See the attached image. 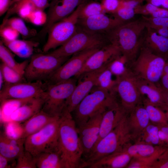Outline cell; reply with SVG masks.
Listing matches in <instances>:
<instances>
[{
    "label": "cell",
    "mask_w": 168,
    "mask_h": 168,
    "mask_svg": "<svg viewBox=\"0 0 168 168\" xmlns=\"http://www.w3.org/2000/svg\"><path fill=\"white\" fill-rule=\"evenodd\" d=\"M58 148L65 168H80L83 147L76 122L71 113L65 109L60 116Z\"/></svg>",
    "instance_id": "cell-1"
},
{
    "label": "cell",
    "mask_w": 168,
    "mask_h": 168,
    "mask_svg": "<svg viewBox=\"0 0 168 168\" xmlns=\"http://www.w3.org/2000/svg\"><path fill=\"white\" fill-rule=\"evenodd\" d=\"M146 28L142 18L126 22L105 34L110 43L116 45L121 53L131 64L137 58L142 45Z\"/></svg>",
    "instance_id": "cell-2"
},
{
    "label": "cell",
    "mask_w": 168,
    "mask_h": 168,
    "mask_svg": "<svg viewBox=\"0 0 168 168\" xmlns=\"http://www.w3.org/2000/svg\"><path fill=\"white\" fill-rule=\"evenodd\" d=\"M127 113L119 124L102 138L83 160L81 168L88 167L101 158L123 150L132 140L127 121Z\"/></svg>",
    "instance_id": "cell-3"
},
{
    "label": "cell",
    "mask_w": 168,
    "mask_h": 168,
    "mask_svg": "<svg viewBox=\"0 0 168 168\" xmlns=\"http://www.w3.org/2000/svg\"><path fill=\"white\" fill-rule=\"evenodd\" d=\"M118 103L115 95L95 86L81 101L74 111L73 118L77 127L85 123L98 112L105 110Z\"/></svg>",
    "instance_id": "cell-4"
},
{
    "label": "cell",
    "mask_w": 168,
    "mask_h": 168,
    "mask_svg": "<svg viewBox=\"0 0 168 168\" xmlns=\"http://www.w3.org/2000/svg\"><path fill=\"white\" fill-rule=\"evenodd\" d=\"M77 84L73 78L55 83H47L42 96L44 102L41 110L52 116H60Z\"/></svg>",
    "instance_id": "cell-5"
},
{
    "label": "cell",
    "mask_w": 168,
    "mask_h": 168,
    "mask_svg": "<svg viewBox=\"0 0 168 168\" xmlns=\"http://www.w3.org/2000/svg\"><path fill=\"white\" fill-rule=\"evenodd\" d=\"M166 60L142 45L131 70L137 77L157 84Z\"/></svg>",
    "instance_id": "cell-6"
},
{
    "label": "cell",
    "mask_w": 168,
    "mask_h": 168,
    "mask_svg": "<svg viewBox=\"0 0 168 168\" xmlns=\"http://www.w3.org/2000/svg\"><path fill=\"white\" fill-rule=\"evenodd\" d=\"M60 116L37 132L25 138V149L36 157L43 152L58 149Z\"/></svg>",
    "instance_id": "cell-7"
},
{
    "label": "cell",
    "mask_w": 168,
    "mask_h": 168,
    "mask_svg": "<svg viewBox=\"0 0 168 168\" xmlns=\"http://www.w3.org/2000/svg\"><path fill=\"white\" fill-rule=\"evenodd\" d=\"M106 39V36L102 34L90 32L77 26L76 31L68 41L49 53L58 56L69 57L87 49L101 48L105 45Z\"/></svg>",
    "instance_id": "cell-8"
},
{
    "label": "cell",
    "mask_w": 168,
    "mask_h": 168,
    "mask_svg": "<svg viewBox=\"0 0 168 168\" xmlns=\"http://www.w3.org/2000/svg\"><path fill=\"white\" fill-rule=\"evenodd\" d=\"M68 58L49 53L33 55L25 69L24 77L28 82L47 80Z\"/></svg>",
    "instance_id": "cell-9"
},
{
    "label": "cell",
    "mask_w": 168,
    "mask_h": 168,
    "mask_svg": "<svg viewBox=\"0 0 168 168\" xmlns=\"http://www.w3.org/2000/svg\"><path fill=\"white\" fill-rule=\"evenodd\" d=\"M79 10V5L70 15L51 26L47 33V40L42 49L44 53L61 46L74 34L77 29Z\"/></svg>",
    "instance_id": "cell-10"
},
{
    "label": "cell",
    "mask_w": 168,
    "mask_h": 168,
    "mask_svg": "<svg viewBox=\"0 0 168 168\" xmlns=\"http://www.w3.org/2000/svg\"><path fill=\"white\" fill-rule=\"evenodd\" d=\"M115 88L121 100V106L128 113L140 104L142 96L136 83V76L131 70L128 69L123 75L116 77Z\"/></svg>",
    "instance_id": "cell-11"
},
{
    "label": "cell",
    "mask_w": 168,
    "mask_h": 168,
    "mask_svg": "<svg viewBox=\"0 0 168 168\" xmlns=\"http://www.w3.org/2000/svg\"><path fill=\"white\" fill-rule=\"evenodd\" d=\"M100 48L90 49L73 55L52 74L46 82L47 83H54L76 77L88 58Z\"/></svg>",
    "instance_id": "cell-12"
},
{
    "label": "cell",
    "mask_w": 168,
    "mask_h": 168,
    "mask_svg": "<svg viewBox=\"0 0 168 168\" xmlns=\"http://www.w3.org/2000/svg\"><path fill=\"white\" fill-rule=\"evenodd\" d=\"M47 86L42 81L4 84L0 91V101L9 99L35 98L42 96Z\"/></svg>",
    "instance_id": "cell-13"
},
{
    "label": "cell",
    "mask_w": 168,
    "mask_h": 168,
    "mask_svg": "<svg viewBox=\"0 0 168 168\" xmlns=\"http://www.w3.org/2000/svg\"><path fill=\"white\" fill-rule=\"evenodd\" d=\"M83 0H52L49 3L47 20L39 33L40 37H44L55 23L72 13Z\"/></svg>",
    "instance_id": "cell-14"
},
{
    "label": "cell",
    "mask_w": 168,
    "mask_h": 168,
    "mask_svg": "<svg viewBox=\"0 0 168 168\" xmlns=\"http://www.w3.org/2000/svg\"><path fill=\"white\" fill-rule=\"evenodd\" d=\"M105 110L97 113L85 123L77 127L84 159L90 153L97 141L101 121L103 113Z\"/></svg>",
    "instance_id": "cell-15"
},
{
    "label": "cell",
    "mask_w": 168,
    "mask_h": 168,
    "mask_svg": "<svg viewBox=\"0 0 168 168\" xmlns=\"http://www.w3.org/2000/svg\"><path fill=\"white\" fill-rule=\"evenodd\" d=\"M106 66L85 73L79 77L80 78V80L77 84L72 94L67 100L65 109L71 113L74 111L81 101L95 86L98 75Z\"/></svg>",
    "instance_id": "cell-16"
},
{
    "label": "cell",
    "mask_w": 168,
    "mask_h": 168,
    "mask_svg": "<svg viewBox=\"0 0 168 168\" xmlns=\"http://www.w3.org/2000/svg\"><path fill=\"white\" fill-rule=\"evenodd\" d=\"M121 54L118 47L110 43L105 44L92 54L87 59L82 68L75 77L95 71L106 66L114 58Z\"/></svg>",
    "instance_id": "cell-17"
},
{
    "label": "cell",
    "mask_w": 168,
    "mask_h": 168,
    "mask_svg": "<svg viewBox=\"0 0 168 168\" xmlns=\"http://www.w3.org/2000/svg\"><path fill=\"white\" fill-rule=\"evenodd\" d=\"M125 23L114 17H110L103 13L78 19L77 26L90 32L102 34H106Z\"/></svg>",
    "instance_id": "cell-18"
},
{
    "label": "cell",
    "mask_w": 168,
    "mask_h": 168,
    "mask_svg": "<svg viewBox=\"0 0 168 168\" xmlns=\"http://www.w3.org/2000/svg\"><path fill=\"white\" fill-rule=\"evenodd\" d=\"M127 113L118 103L107 109L103 114L99 136L96 144L114 128Z\"/></svg>",
    "instance_id": "cell-19"
},
{
    "label": "cell",
    "mask_w": 168,
    "mask_h": 168,
    "mask_svg": "<svg viewBox=\"0 0 168 168\" xmlns=\"http://www.w3.org/2000/svg\"><path fill=\"white\" fill-rule=\"evenodd\" d=\"M128 114V125L132 139L136 140L150 123L144 106L138 105Z\"/></svg>",
    "instance_id": "cell-20"
},
{
    "label": "cell",
    "mask_w": 168,
    "mask_h": 168,
    "mask_svg": "<svg viewBox=\"0 0 168 168\" xmlns=\"http://www.w3.org/2000/svg\"><path fill=\"white\" fill-rule=\"evenodd\" d=\"M136 81L138 89L142 96H146L147 97V100L150 103L164 111H166L164 102V91L160 87L156 84L136 76Z\"/></svg>",
    "instance_id": "cell-21"
},
{
    "label": "cell",
    "mask_w": 168,
    "mask_h": 168,
    "mask_svg": "<svg viewBox=\"0 0 168 168\" xmlns=\"http://www.w3.org/2000/svg\"><path fill=\"white\" fill-rule=\"evenodd\" d=\"M25 138H12L4 133L0 134V154L12 161L17 159L25 150Z\"/></svg>",
    "instance_id": "cell-22"
},
{
    "label": "cell",
    "mask_w": 168,
    "mask_h": 168,
    "mask_svg": "<svg viewBox=\"0 0 168 168\" xmlns=\"http://www.w3.org/2000/svg\"><path fill=\"white\" fill-rule=\"evenodd\" d=\"M142 45L156 55L166 59L168 57V38L157 33L153 29L146 27Z\"/></svg>",
    "instance_id": "cell-23"
},
{
    "label": "cell",
    "mask_w": 168,
    "mask_h": 168,
    "mask_svg": "<svg viewBox=\"0 0 168 168\" xmlns=\"http://www.w3.org/2000/svg\"><path fill=\"white\" fill-rule=\"evenodd\" d=\"M168 147L161 145H154L136 142L133 145L126 146L124 151H125L132 158H145L153 156L159 157L165 152Z\"/></svg>",
    "instance_id": "cell-24"
},
{
    "label": "cell",
    "mask_w": 168,
    "mask_h": 168,
    "mask_svg": "<svg viewBox=\"0 0 168 168\" xmlns=\"http://www.w3.org/2000/svg\"><path fill=\"white\" fill-rule=\"evenodd\" d=\"M132 157L122 151L101 158L90 165V168H122L126 167Z\"/></svg>",
    "instance_id": "cell-25"
},
{
    "label": "cell",
    "mask_w": 168,
    "mask_h": 168,
    "mask_svg": "<svg viewBox=\"0 0 168 168\" xmlns=\"http://www.w3.org/2000/svg\"><path fill=\"white\" fill-rule=\"evenodd\" d=\"M57 116L51 115L41 110L25 121L19 138H26L40 130Z\"/></svg>",
    "instance_id": "cell-26"
},
{
    "label": "cell",
    "mask_w": 168,
    "mask_h": 168,
    "mask_svg": "<svg viewBox=\"0 0 168 168\" xmlns=\"http://www.w3.org/2000/svg\"><path fill=\"white\" fill-rule=\"evenodd\" d=\"M44 102L42 96L34 98L17 109L9 118L16 122L26 121L42 110Z\"/></svg>",
    "instance_id": "cell-27"
},
{
    "label": "cell",
    "mask_w": 168,
    "mask_h": 168,
    "mask_svg": "<svg viewBox=\"0 0 168 168\" xmlns=\"http://www.w3.org/2000/svg\"><path fill=\"white\" fill-rule=\"evenodd\" d=\"M38 168H65L60 152L58 149L43 152L35 157Z\"/></svg>",
    "instance_id": "cell-28"
},
{
    "label": "cell",
    "mask_w": 168,
    "mask_h": 168,
    "mask_svg": "<svg viewBox=\"0 0 168 168\" xmlns=\"http://www.w3.org/2000/svg\"><path fill=\"white\" fill-rule=\"evenodd\" d=\"M2 41L13 53L23 58H27L32 56L34 48L38 45L37 43L18 39L11 41Z\"/></svg>",
    "instance_id": "cell-29"
},
{
    "label": "cell",
    "mask_w": 168,
    "mask_h": 168,
    "mask_svg": "<svg viewBox=\"0 0 168 168\" xmlns=\"http://www.w3.org/2000/svg\"><path fill=\"white\" fill-rule=\"evenodd\" d=\"M0 58L2 63L24 76L29 61L26 60L21 63L17 62L13 53L4 44L2 40L0 42Z\"/></svg>",
    "instance_id": "cell-30"
},
{
    "label": "cell",
    "mask_w": 168,
    "mask_h": 168,
    "mask_svg": "<svg viewBox=\"0 0 168 168\" xmlns=\"http://www.w3.org/2000/svg\"><path fill=\"white\" fill-rule=\"evenodd\" d=\"M144 105L150 121L153 124L158 126L168 123L165 112L163 110L150 103L147 99L144 100Z\"/></svg>",
    "instance_id": "cell-31"
},
{
    "label": "cell",
    "mask_w": 168,
    "mask_h": 168,
    "mask_svg": "<svg viewBox=\"0 0 168 168\" xmlns=\"http://www.w3.org/2000/svg\"><path fill=\"white\" fill-rule=\"evenodd\" d=\"M113 75L107 66L98 75L95 86L106 90L112 94L115 95V88L116 80L113 79Z\"/></svg>",
    "instance_id": "cell-32"
},
{
    "label": "cell",
    "mask_w": 168,
    "mask_h": 168,
    "mask_svg": "<svg viewBox=\"0 0 168 168\" xmlns=\"http://www.w3.org/2000/svg\"><path fill=\"white\" fill-rule=\"evenodd\" d=\"M158 131L157 125L150 123L136 140V142L162 146L158 137Z\"/></svg>",
    "instance_id": "cell-33"
},
{
    "label": "cell",
    "mask_w": 168,
    "mask_h": 168,
    "mask_svg": "<svg viewBox=\"0 0 168 168\" xmlns=\"http://www.w3.org/2000/svg\"><path fill=\"white\" fill-rule=\"evenodd\" d=\"M34 98L9 99L1 101L0 114L2 116L9 117L17 109Z\"/></svg>",
    "instance_id": "cell-34"
},
{
    "label": "cell",
    "mask_w": 168,
    "mask_h": 168,
    "mask_svg": "<svg viewBox=\"0 0 168 168\" xmlns=\"http://www.w3.org/2000/svg\"><path fill=\"white\" fill-rule=\"evenodd\" d=\"M78 19L86 18L101 13H106L100 3L95 1L84 2L79 5Z\"/></svg>",
    "instance_id": "cell-35"
},
{
    "label": "cell",
    "mask_w": 168,
    "mask_h": 168,
    "mask_svg": "<svg viewBox=\"0 0 168 168\" xmlns=\"http://www.w3.org/2000/svg\"><path fill=\"white\" fill-rule=\"evenodd\" d=\"M135 11L136 14L152 17H168V10L148 3L139 6Z\"/></svg>",
    "instance_id": "cell-36"
},
{
    "label": "cell",
    "mask_w": 168,
    "mask_h": 168,
    "mask_svg": "<svg viewBox=\"0 0 168 168\" xmlns=\"http://www.w3.org/2000/svg\"><path fill=\"white\" fill-rule=\"evenodd\" d=\"M128 64L126 58L120 54L111 61L107 65V68L113 75L116 77L124 74L128 69L126 67Z\"/></svg>",
    "instance_id": "cell-37"
},
{
    "label": "cell",
    "mask_w": 168,
    "mask_h": 168,
    "mask_svg": "<svg viewBox=\"0 0 168 168\" xmlns=\"http://www.w3.org/2000/svg\"><path fill=\"white\" fill-rule=\"evenodd\" d=\"M0 72L2 75L4 84H12L26 80L24 75L2 63L0 64Z\"/></svg>",
    "instance_id": "cell-38"
},
{
    "label": "cell",
    "mask_w": 168,
    "mask_h": 168,
    "mask_svg": "<svg viewBox=\"0 0 168 168\" xmlns=\"http://www.w3.org/2000/svg\"><path fill=\"white\" fill-rule=\"evenodd\" d=\"M9 26L16 30L23 37H29L34 34V33L27 27L24 22L21 18L14 17L3 21L1 26Z\"/></svg>",
    "instance_id": "cell-39"
},
{
    "label": "cell",
    "mask_w": 168,
    "mask_h": 168,
    "mask_svg": "<svg viewBox=\"0 0 168 168\" xmlns=\"http://www.w3.org/2000/svg\"><path fill=\"white\" fill-rule=\"evenodd\" d=\"M16 168H36V157L25 149L17 158Z\"/></svg>",
    "instance_id": "cell-40"
},
{
    "label": "cell",
    "mask_w": 168,
    "mask_h": 168,
    "mask_svg": "<svg viewBox=\"0 0 168 168\" xmlns=\"http://www.w3.org/2000/svg\"><path fill=\"white\" fill-rule=\"evenodd\" d=\"M146 27L153 30L159 28L168 27V17H152L142 16Z\"/></svg>",
    "instance_id": "cell-41"
},
{
    "label": "cell",
    "mask_w": 168,
    "mask_h": 168,
    "mask_svg": "<svg viewBox=\"0 0 168 168\" xmlns=\"http://www.w3.org/2000/svg\"><path fill=\"white\" fill-rule=\"evenodd\" d=\"M113 17L124 22L129 20L136 15L135 9L121 6L117 10L112 14Z\"/></svg>",
    "instance_id": "cell-42"
},
{
    "label": "cell",
    "mask_w": 168,
    "mask_h": 168,
    "mask_svg": "<svg viewBox=\"0 0 168 168\" xmlns=\"http://www.w3.org/2000/svg\"><path fill=\"white\" fill-rule=\"evenodd\" d=\"M27 20L36 25H44L47 21V14L44 10L35 9L30 14Z\"/></svg>",
    "instance_id": "cell-43"
},
{
    "label": "cell",
    "mask_w": 168,
    "mask_h": 168,
    "mask_svg": "<svg viewBox=\"0 0 168 168\" xmlns=\"http://www.w3.org/2000/svg\"><path fill=\"white\" fill-rule=\"evenodd\" d=\"M0 34L2 41H11L17 39L20 34L15 29L7 25L0 26Z\"/></svg>",
    "instance_id": "cell-44"
},
{
    "label": "cell",
    "mask_w": 168,
    "mask_h": 168,
    "mask_svg": "<svg viewBox=\"0 0 168 168\" xmlns=\"http://www.w3.org/2000/svg\"><path fill=\"white\" fill-rule=\"evenodd\" d=\"M122 0H101L100 4L105 13L112 14L120 7Z\"/></svg>",
    "instance_id": "cell-45"
},
{
    "label": "cell",
    "mask_w": 168,
    "mask_h": 168,
    "mask_svg": "<svg viewBox=\"0 0 168 168\" xmlns=\"http://www.w3.org/2000/svg\"><path fill=\"white\" fill-rule=\"evenodd\" d=\"M157 85L164 91H168V57Z\"/></svg>",
    "instance_id": "cell-46"
},
{
    "label": "cell",
    "mask_w": 168,
    "mask_h": 168,
    "mask_svg": "<svg viewBox=\"0 0 168 168\" xmlns=\"http://www.w3.org/2000/svg\"><path fill=\"white\" fill-rule=\"evenodd\" d=\"M151 168H168V158L157 159Z\"/></svg>",
    "instance_id": "cell-47"
},
{
    "label": "cell",
    "mask_w": 168,
    "mask_h": 168,
    "mask_svg": "<svg viewBox=\"0 0 168 168\" xmlns=\"http://www.w3.org/2000/svg\"><path fill=\"white\" fill-rule=\"evenodd\" d=\"M156 6L168 10V0H143Z\"/></svg>",
    "instance_id": "cell-48"
},
{
    "label": "cell",
    "mask_w": 168,
    "mask_h": 168,
    "mask_svg": "<svg viewBox=\"0 0 168 168\" xmlns=\"http://www.w3.org/2000/svg\"><path fill=\"white\" fill-rule=\"evenodd\" d=\"M12 4V0H0V16L4 14Z\"/></svg>",
    "instance_id": "cell-49"
},
{
    "label": "cell",
    "mask_w": 168,
    "mask_h": 168,
    "mask_svg": "<svg viewBox=\"0 0 168 168\" xmlns=\"http://www.w3.org/2000/svg\"><path fill=\"white\" fill-rule=\"evenodd\" d=\"M11 161L7 158L0 154V168H9L12 167L9 164Z\"/></svg>",
    "instance_id": "cell-50"
},
{
    "label": "cell",
    "mask_w": 168,
    "mask_h": 168,
    "mask_svg": "<svg viewBox=\"0 0 168 168\" xmlns=\"http://www.w3.org/2000/svg\"><path fill=\"white\" fill-rule=\"evenodd\" d=\"M154 30L160 35L168 38V27L159 28Z\"/></svg>",
    "instance_id": "cell-51"
},
{
    "label": "cell",
    "mask_w": 168,
    "mask_h": 168,
    "mask_svg": "<svg viewBox=\"0 0 168 168\" xmlns=\"http://www.w3.org/2000/svg\"><path fill=\"white\" fill-rule=\"evenodd\" d=\"M158 135L162 146H164L165 142L166 140L167 134L159 129Z\"/></svg>",
    "instance_id": "cell-52"
},
{
    "label": "cell",
    "mask_w": 168,
    "mask_h": 168,
    "mask_svg": "<svg viewBox=\"0 0 168 168\" xmlns=\"http://www.w3.org/2000/svg\"><path fill=\"white\" fill-rule=\"evenodd\" d=\"M164 102L166 109L168 110V91H164Z\"/></svg>",
    "instance_id": "cell-53"
},
{
    "label": "cell",
    "mask_w": 168,
    "mask_h": 168,
    "mask_svg": "<svg viewBox=\"0 0 168 168\" xmlns=\"http://www.w3.org/2000/svg\"><path fill=\"white\" fill-rule=\"evenodd\" d=\"M164 146L168 147V134L166 140L164 142Z\"/></svg>",
    "instance_id": "cell-54"
},
{
    "label": "cell",
    "mask_w": 168,
    "mask_h": 168,
    "mask_svg": "<svg viewBox=\"0 0 168 168\" xmlns=\"http://www.w3.org/2000/svg\"><path fill=\"white\" fill-rule=\"evenodd\" d=\"M165 113L166 114V115L167 118V119L168 120V110L166 111Z\"/></svg>",
    "instance_id": "cell-55"
},
{
    "label": "cell",
    "mask_w": 168,
    "mask_h": 168,
    "mask_svg": "<svg viewBox=\"0 0 168 168\" xmlns=\"http://www.w3.org/2000/svg\"><path fill=\"white\" fill-rule=\"evenodd\" d=\"M19 0H12V4L14 3L15 2L18 1Z\"/></svg>",
    "instance_id": "cell-56"
}]
</instances>
